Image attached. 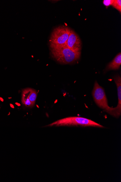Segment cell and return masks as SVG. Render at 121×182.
<instances>
[{
  "instance_id": "cell-1",
  "label": "cell",
  "mask_w": 121,
  "mask_h": 182,
  "mask_svg": "<svg viewBox=\"0 0 121 182\" xmlns=\"http://www.w3.org/2000/svg\"><path fill=\"white\" fill-rule=\"evenodd\" d=\"M51 57L63 64L74 63L80 59L81 52L72 51L66 44L50 47Z\"/></svg>"
},
{
  "instance_id": "cell-2",
  "label": "cell",
  "mask_w": 121,
  "mask_h": 182,
  "mask_svg": "<svg viewBox=\"0 0 121 182\" xmlns=\"http://www.w3.org/2000/svg\"><path fill=\"white\" fill-rule=\"evenodd\" d=\"M51 126H81L92 127L104 128L102 125L96 123L93 121L84 117H70L61 119L48 125Z\"/></svg>"
},
{
  "instance_id": "cell-3",
  "label": "cell",
  "mask_w": 121,
  "mask_h": 182,
  "mask_svg": "<svg viewBox=\"0 0 121 182\" xmlns=\"http://www.w3.org/2000/svg\"><path fill=\"white\" fill-rule=\"evenodd\" d=\"M70 30V28L66 26H59L55 28L50 37V47L65 45Z\"/></svg>"
},
{
  "instance_id": "cell-4",
  "label": "cell",
  "mask_w": 121,
  "mask_h": 182,
  "mask_svg": "<svg viewBox=\"0 0 121 182\" xmlns=\"http://www.w3.org/2000/svg\"><path fill=\"white\" fill-rule=\"evenodd\" d=\"M92 95L93 100L97 105L106 112L107 111L110 107L108 105L105 92L104 89L98 84L96 81L94 84Z\"/></svg>"
},
{
  "instance_id": "cell-5",
  "label": "cell",
  "mask_w": 121,
  "mask_h": 182,
  "mask_svg": "<svg viewBox=\"0 0 121 182\" xmlns=\"http://www.w3.org/2000/svg\"><path fill=\"white\" fill-rule=\"evenodd\" d=\"M113 79L117 85L118 102L117 107H110L106 112L109 115L118 118L121 114V78L120 76L118 75L114 76Z\"/></svg>"
},
{
  "instance_id": "cell-6",
  "label": "cell",
  "mask_w": 121,
  "mask_h": 182,
  "mask_svg": "<svg viewBox=\"0 0 121 182\" xmlns=\"http://www.w3.org/2000/svg\"><path fill=\"white\" fill-rule=\"evenodd\" d=\"M36 90L28 88L22 90V103L27 107L34 105L37 97Z\"/></svg>"
},
{
  "instance_id": "cell-7",
  "label": "cell",
  "mask_w": 121,
  "mask_h": 182,
  "mask_svg": "<svg viewBox=\"0 0 121 182\" xmlns=\"http://www.w3.org/2000/svg\"><path fill=\"white\" fill-rule=\"evenodd\" d=\"M68 47L75 52H81L82 43L78 35L73 30H71L70 34L66 43Z\"/></svg>"
},
{
  "instance_id": "cell-8",
  "label": "cell",
  "mask_w": 121,
  "mask_h": 182,
  "mask_svg": "<svg viewBox=\"0 0 121 182\" xmlns=\"http://www.w3.org/2000/svg\"><path fill=\"white\" fill-rule=\"evenodd\" d=\"M121 65V54L119 53L114 59L108 64L105 71L117 70L120 68Z\"/></svg>"
},
{
  "instance_id": "cell-9",
  "label": "cell",
  "mask_w": 121,
  "mask_h": 182,
  "mask_svg": "<svg viewBox=\"0 0 121 182\" xmlns=\"http://www.w3.org/2000/svg\"><path fill=\"white\" fill-rule=\"evenodd\" d=\"M120 12H121V0H114L112 5Z\"/></svg>"
},
{
  "instance_id": "cell-10",
  "label": "cell",
  "mask_w": 121,
  "mask_h": 182,
  "mask_svg": "<svg viewBox=\"0 0 121 182\" xmlns=\"http://www.w3.org/2000/svg\"><path fill=\"white\" fill-rule=\"evenodd\" d=\"M113 1L114 0H104L103 1V4L106 7H109L112 5Z\"/></svg>"
},
{
  "instance_id": "cell-11",
  "label": "cell",
  "mask_w": 121,
  "mask_h": 182,
  "mask_svg": "<svg viewBox=\"0 0 121 182\" xmlns=\"http://www.w3.org/2000/svg\"><path fill=\"white\" fill-rule=\"evenodd\" d=\"M0 100H1V101H4V100L2 98L0 97Z\"/></svg>"
},
{
  "instance_id": "cell-12",
  "label": "cell",
  "mask_w": 121,
  "mask_h": 182,
  "mask_svg": "<svg viewBox=\"0 0 121 182\" xmlns=\"http://www.w3.org/2000/svg\"><path fill=\"white\" fill-rule=\"evenodd\" d=\"M10 106H11V107H12V108H14V106L12 104H10Z\"/></svg>"
},
{
  "instance_id": "cell-13",
  "label": "cell",
  "mask_w": 121,
  "mask_h": 182,
  "mask_svg": "<svg viewBox=\"0 0 121 182\" xmlns=\"http://www.w3.org/2000/svg\"><path fill=\"white\" fill-rule=\"evenodd\" d=\"M15 104H17V106H20V104H19V103H15Z\"/></svg>"
}]
</instances>
